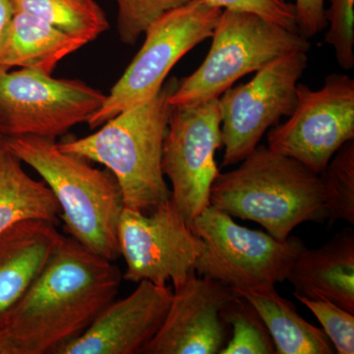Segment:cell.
<instances>
[{
  "label": "cell",
  "mask_w": 354,
  "mask_h": 354,
  "mask_svg": "<svg viewBox=\"0 0 354 354\" xmlns=\"http://www.w3.org/2000/svg\"><path fill=\"white\" fill-rule=\"evenodd\" d=\"M122 279L113 261L62 235L6 324L19 354H57L115 299Z\"/></svg>",
  "instance_id": "1"
},
{
  "label": "cell",
  "mask_w": 354,
  "mask_h": 354,
  "mask_svg": "<svg viewBox=\"0 0 354 354\" xmlns=\"http://www.w3.org/2000/svg\"><path fill=\"white\" fill-rule=\"evenodd\" d=\"M209 205L259 223L281 241L301 223L327 221L320 174L263 145L256 147L237 169L218 174Z\"/></svg>",
  "instance_id": "2"
},
{
  "label": "cell",
  "mask_w": 354,
  "mask_h": 354,
  "mask_svg": "<svg viewBox=\"0 0 354 354\" xmlns=\"http://www.w3.org/2000/svg\"><path fill=\"white\" fill-rule=\"evenodd\" d=\"M179 80L171 78L153 99L122 111L97 132L57 143L64 152L99 162L115 177L124 208L149 213L171 197L162 171L169 97Z\"/></svg>",
  "instance_id": "3"
},
{
  "label": "cell",
  "mask_w": 354,
  "mask_h": 354,
  "mask_svg": "<svg viewBox=\"0 0 354 354\" xmlns=\"http://www.w3.org/2000/svg\"><path fill=\"white\" fill-rule=\"evenodd\" d=\"M6 148L50 188L69 236L106 259L120 257L118 230L124 203L108 169H95L85 158L64 152L55 139L11 137Z\"/></svg>",
  "instance_id": "4"
},
{
  "label": "cell",
  "mask_w": 354,
  "mask_h": 354,
  "mask_svg": "<svg viewBox=\"0 0 354 354\" xmlns=\"http://www.w3.org/2000/svg\"><path fill=\"white\" fill-rule=\"evenodd\" d=\"M204 62L179 81L171 106L218 99L241 77L277 58L311 48L309 39L248 11L223 9Z\"/></svg>",
  "instance_id": "5"
},
{
  "label": "cell",
  "mask_w": 354,
  "mask_h": 354,
  "mask_svg": "<svg viewBox=\"0 0 354 354\" xmlns=\"http://www.w3.org/2000/svg\"><path fill=\"white\" fill-rule=\"evenodd\" d=\"M191 228L203 241L195 265L198 276L234 290L274 288L286 281L295 258L305 248L297 236L281 241L268 232L241 227L211 205Z\"/></svg>",
  "instance_id": "6"
},
{
  "label": "cell",
  "mask_w": 354,
  "mask_h": 354,
  "mask_svg": "<svg viewBox=\"0 0 354 354\" xmlns=\"http://www.w3.org/2000/svg\"><path fill=\"white\" fill-rule=\"evenodd\" d=\"M223 10L206 0H190L153 21L144 32L143 46L88 121V127H101L122 111L153 99L174 65L211 38Z\"/></svg>",
  "instance_id": "7"
},
{
  "label": "cell",
  "mask_w": 354,
  "mask_h": 354,
  "mask_svg": "<svg viewBox=\"0 0 354 354\" xmlns=\"http://www.w3.org/2000/svg\"><path fill=\"white\" fill-rule=\"evenodd\" d=\"M106 97L83 81L27 68H0V135L57 140L88 122Z\"/></svg>",
  "instance_id": "8"
},
{
  "label": "cell",
  "mask_w": 354,
  "mask_h": 354,
  "mask_svg": "<svg viewBox=\"0 0 354 354\" xmlns=\"http://www.w3.org/2000/svg\"><path fill=\"white\" fill-rule=\"evenodd\" d=\"M308 64L297 51L266 65L248 83L230 87L218 97L221 116V167L241 162L259 145L269 128L290 116L297 102V84Z\"/></svg>",
  "instance_id": "9"
},
{
  "label": "cell",
  "mask_w": 354,
  "mask_h": 354,
  "mask_svg": "<svg viewBox=\"0 0 354 354\" xmlns=\"http://www.w3.org/2000/svg\"><path fill=\"white\" fill-rule=\"evenodd\" d=\"M218 99L176 104L169 109L162 167L169 177L171 197L191 227L209 206V192L218 176L216 151L221 145Z\"/></svg>",
  "instance_id": "10"
},
{
  "label": "cell",
  "mask_w": 354,
  "mask_h": 354,
  "mask_svg": "<svg viewBox=\"0 0 354 354\" xmlns=\"http://www.w3.org/2000/svg\"><path fill=\"white\" fill-rule=\"evenodd\" d=\"M354 140V80L332 73L319 90L297 84L295 111L268 134V148L321 174L335 153Z\"/></svg>",
  "instance_id": "11"
},
{
  "label": "cell",
  "mask_w": 354,
  "mask_h": 354,
  "mask_svg": "<svg viewBox=\"0 0 354 354\" xmlns=\"http://www.w3.org/2000/svg\"><path fill=\"white\" fill-rule=\"evenodd\" d=\"M120 254L127 263L123 279L180 288L201 252L202 239L188 225L169 197L149 213L124 208L118 230Z\"/></svg>",
  "instance_id": "12"
},
{
  "label": "cell",
  "mask_w": 354,
  "mask_h": 354,
  "mask_svg": "<svg viewBox=\"0 0 354 354\" xmlns=\"http://www.w3.org/2000/svg\"><path fill=\"white\" fill-rule=\"evenodd\" d=\"M236 295L230 286L193 272L174 290L162 327L142 353H221L230 328L223 311Z\"/></svg>",
  "instance_id": "13"
},
{
  "label": "cell",
  "mask_w": 354,
  "mask_h": 354,
  "mask_svg": "<svg viewBox=\"0 0 354 354\" xmlns=\"http://www.w3.org/2000/svg\"><path fill=\"white\" fill-rule=\"evenodd\" d=\"M174 291L148 281L122 299L111 301L82 335L57 354L142 353L162 327Z\"/></svg>",
  "instance_id": "14"
},
{
  "label": "cell",
  "mask_w": 354,
  "mask_h": 354,
  "mask_svg": "<svg viewBox=\"0 0 354 354\" xmlns=\"http://www.w3.org/2000/svg\"><path fill=\"white\" fill-rule=\"evenodd\" d=\"M57 225L23 221L0 234V327L6 326L62 239Z\"/></svg>",
  "instance_id": "15"
},
{
  "label": "cell",
  "mask_w": 354,
  "mask_h": 354,
  "mask_svg": "<svg viewBox=\"0 0 354 354\" xmlns=\"http://www.w3.org/2000/svg\"><path fill=\"white\" fill-rule=\"evenodd\" d=\"M353 227V225H351ZM344 228L320 248L298 254L288 281L295 297L326 299L354 314V232Z\"/></svg>",
  "instance_id": "16"
},
{
  "label": "cell",
  "mask_w": 354,
  "mask_h": 354,
  "mask_svg": "<svg viewBox=\"0 0 354 354\" xmlns=\"http://www.w3.org/2000/svg\"><path fill=\"white\" fill-rule=\"evenodd\" d=\"M85 44L35 16L14 12L0 41V68L21 67L51 75L64 58Z\"/></svg>",
  "instance_id": "17"
},
{
  "label": "cell",
  "mask_w": 354,
  "mask_h": 354,
  "mask_svg": "<svg viewBox=\"0 0 354 354\" xmlns=\"http://www.w3.org/2000/svg\"><path fill=\"white\" fill-rule=\"evenodd\" d=\"M253 305L274 342L278 354H332L335 348L322 329L305 321L295 305L277 292L235 290Z\"/></svg>",
  "instance_id": "18"
},
{
  "label": "cell",
  "mask_w": 354,
  "mask_h": 354,
  "mask_svg": "<svg viewBox=\"0 0 354 354\" xmlns=\"http://www.w3.org/2000/svg\"><path fill=\"white\" fill-rule=\"evenodd\" d=\"M60 209L44 181L32 178L8 151L0 158V234L15 223L44 220L58 225Z\"/></svg>",
  "instance_id": "19"
},
{
  "label": "cell",
  "mask_w": 354,
  "mask_h": 354,
  "mask_svg": "<svg viewBox=\"0 0 354 354\" xmlns=\"http://www.w3.org/2000/svg\"><path fill=\"white\" fill-rule=\"evenodd\" d=\"M14 12L35 16L59 31L95 41L109 29V21L95 0H10Z\"/></svg>",
  "instance_id": "20"
},
{
  "label": "cell",
  "mask_w": 354,
  "mask_h": 354,
  "mask_svg": "<svg viewBox=\"0 0 354 354\" xmlns=\"http://www.w3.org/2000/svg\"><path fill=\"white\" fill-rule=\"evenodd\" d=\"M329 225L346 221L354 225V140L335 153L320 174Z\"/></svg>",
  "instance_id": "21"
},
{
  "label": "cell",
  "mask_w": 354,
  "mask_h": 354,
  "mask_svg": "<svg viewBox=\"0 0 354 354\" xmlns=\"http://www.w3.org/2000/svg\"><path fill=\"white\" fill-rule=\"evenodd\" d=\"M232 335L221 354H274V342L253 305L237 293L223 311Z\"/></svg>",
  "instance_id": "22"
},
{
  "label": "cell",
  "mask_w": 354,
  "mask_h": 354,
  "mask_svg": "<svg viewBox=\"0 0 354 354\" xmlns=\"http://www.w3.org/2000/svg\"><path fill=\"white\" fill-rule=\"evenodd\" d=\"M118 32L125 44H136L153 21L190 0H115Z\"/></svg>",
  "instance_id": "23"
},
{
  "label": "cell",
  "mask_w": 354,
  "mask_h": 354,
  "mask_svg": "<svg viewBox=\"0 0 354 354\" xmlns=\"http://www.w3.org/2000/svg\"><path fill=\"white\" fill-rule=\"evenodd\" d=\"M330 7L325 9L329 30L324 43L335 50V59L344 70L354 67V0H325Z\"/></svg>",
  "instance_id": "24"
},
{
  "label": "cell",
  "mask_w": 354,
  "mask_h": 354,
  "mask_svg": "<svg viewBox=\"0 0 354 354\" xmlns=\"http://www.w3.org/2000/svg\"><path fill=\"white\" fill-rule=\"evenodd\" d=\"M315 315L339 354L354 353V314L326 299L295 297Z\"/></svg>",
  "instance_id": "25"
},
{
  "label": "cell",
  "mask_w": 354,
  "mask_h": 354,
  "mask_svg": "<svg viewBox=\"0 0 354 354\" xmlns=\"http://www.w3.org/2000/svg\"><path fill=\"white\" fill-rule=\"evenodd\" d=\"M221 9L248 11L258 14L264 19L297 31L295 4L290 0H206Z\"/></svg>",
  "instance_id": "26"
},
{
  "label": "cell",
  "mask_w": 354,
  "mask_h": 354,
  "mask_svg": "<svg viewBox=\"0 0 354 354\" xmlns=\"http://www.w3.org/2000/svg\"><path fill=\"white\" fill-rule=\"evenodd\" d=\"M297 31L310 39L328 27L325 18V0H295Z\"/></svg>",
  "instance_id": "27"
},
{
  "label": "cell",
  "mask_w": 354,
  "mask_h": 354,
  "mask_svg": "<svg viewBox=\"0 0 354 354\" xmlns=\"http://www.w3.org/2000/svg\"><path fill=\"white\" fill-rule=\"evenodd\" d=\"M13 13V7L10 0H0V41L8 27Z\"/></svg>",
  "instance_id": "28"
},
{
  "label": "cell",
  "mask_w": 354,
  "mask_h": 354,
  "mask_svg": "<svg viewBox=\"0 0 354 354\" xmlns=\"http://www.w3.org/2000/svg\"><path fill=\"white\" fill-rule=\"evenodd\" d=\"M0 354H19L6 326L0 327Z\"/></svg>",
  "instance_id": "29"
},
{
  "label": "cell",
  "mask_w": 354,
  "mask_h": 354,
  "mask_svg": "<svg viewBox=\"0 0 354 354\" xmlns=\"http://www.w3.org/2000/svg\"><path fill=\"white\" fill-rule=\"evenodd\" d=\"M6 152H7L6 138H4V137L0 135V158H2V156H3Z\"/></svg>",
  "instance_id": "30"
}]
</instances>
